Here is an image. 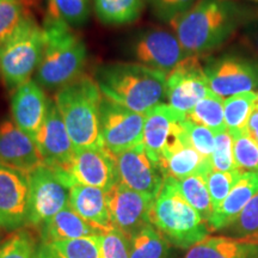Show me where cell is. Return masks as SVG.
I'll list each match as a JSON object with an SVG mask.
<instances>
[{
	"mask_svg": "<svg viewBox=\"0 0 258 258\" xmlns=\"http://www.w3.org/2000/svg\"><path fill=\"white\" fill-rule=\"evenodd\" d=\"M252 18L233 0H199L171 23L186 56H202L217 50Z\"/></svg>",
	"mask_w": 258,
	"mask_h": 258,
	"instance_id": "1",
	"label": "cell"
},
{
	"mask_svg": "<svg viewBox=\"0 0 258 258\" xmlns=\"http://www.w3.org/2000/svg\"><path fill=\"white\" fill-rule=\"evenodd\" d=\"M95 80L103 97L139 114H147L165 97L166 74L139 62L103 64Z\"/></svg>",
	"mask_w": 258,
	"mask_h": 258,
	"instance_id": "2",
	"label": "cell"
},
{
	"mask_svg": "<svg viewBox=\"0 0 258 258\" xmlns=\"http://www.w3.org/2000/svg\"><path fill=\"white\" fill-rule=\"evenodd\" d=\"M103 95L91 77L82 74L57 89L54 96L57 110L76 150L103 146L101 139V102Z\"/></svg>",
	"mask_w": 258,
	"mask_h": 258,
	"instance_id": "3",
	"label": "cell"
},
{
	"mask_svg": "<svg viewBox=\"0 0 258 258\" xmlns=\"http://www.w3.org/2000/svg\"><path fill=\"white\" fill-rule=\"evenodd\" d=\"M43 53L35 80L41 88L60 89L82 76L88 50L82 38L67 25L43 23Z\"/></svg>",
	"mask_w": 258,
	"mask_h": 258,
	"instance_id": "4",
	"label": "cell"
},
{
	"mask_svg": "<svg viewBox=\"0 0 258 258\" xmlns=\"http://www.w3.org/2000/svg\"><path fill=\"white\" fill-rule=\"evenodd\" d=\"M150 221L169 243L180 249H190L212 232L208 222L185 201L176 179L171 177H166L154 199Z\"/></svg>",
	"mask_w": 258,
	"mask_h": 258,
	"instance_id": "5",
	"label": "cell"
},
{
	"mask_svg": "<svg viewBox=\"0 0 258 258\" xmlns=\"http://www.w3.org/2000/svg\"><path fill=\"white\" fill-rule=\"evenodd\" d=\"M44 30L31 16L0 44V74L9 89H18L31 80L40 64Z\"/></svg>",
	"mask_w": 258,
	"mask_h": 258,
	"instance_id": "6",
	"label": "cell"
},
{
	"mask_svg": "<svg viewBox=\"0 0 258 258\" xmlns=\"http://www.w3.org/2000/svg\"><path fill=\"white\" fill-rule=\"evenodd\" d=\"M29 183L28 225L41 228L69 206L70 190L74 183L66 172L48 165H42L29 173Z\"/></svg>",
	"mask_w": 258,
	"mask_h": 258,
	"instance_id": "7",
	"label": "cell"
},
{
	"mask_svg": "<svg viewBox=\"0 0 258 258\" xmlns=\"http://www.w3.org/2000/svg\"><path fill=\"white\" fill-rule=\"evenodd\" d=\"M205 74L209 89L221 98L258 91V61L227 54L206 62Z\"/></svg>",
	"mask_w": 258,
	"mask_h": 258,
	"instance_id": "8",
	"label": "cell"
},
{
	"mask_svg": "<svg viewBox=\"0 0 258 258\" xmlns=\"http://www.w3.org/2000/svg\"><path fill=\"white\" fill-rule=\"evenodd\" d=\"M145 115L132 111L103 97L101 102V139L109 152L117 156L143 144Z\"/></svg>",
	"mask_w": 258,
	"mask_h": 258,
	"instance_id": "9",
	"label": "cell"
},
{
	"mask_svg": "<svg viewBox=\"0 0 258 258\" xmlns=\"http://www.w3.org/2000/svg\"><path fill=\"white\" fill-rule=\"evenodd\" d=\"M211 92L199 56H186L166 76L165 97L169 105L184 115Z\"/></svg>",
	"mask_w": 258,
	"mask_h": 258,
	"instance_id": "10",
	"label": "cell"
},
{
	"mask_svg": "<svg viewBox=\"0 0 258 258\" xmlns=\"http://www.w3.org/2000/svg\"><path fill=\"white\" fill-rule=\"evenodd\" d=\"M154 198L135 191L118 182L106 191L109 214L114 230L121 232L129 240L132 237L150 225V213Z\"/></svg>",
	"mask_w": 258,
	"mask_h": 258,
	"instance_id": "11",
	"label": "cell"
},
{
	"mask_svg": "<svg viewBox=\"0 0 258 258\" xmlns=\"http://www.w3.org/2000/svg\"><path fill=\"white\" fill-rule=\"evenodd\" d=\"M29 199L28 173L0 163V227L15 232L27 226Z\"/></svg>",
	"mask_w": 258,
	"mask_h": 258,
	"instance_id": "12",
	"label": "cell"
},
{
	"mask_svg": "<svg viewBox=\"0 0 258 258\" xmlns=\"http://www.w3.org/2000/svg\"><path fill=\"white\" fill-rule=\"evenodd\" d=\"M63 172L74 184L95 186L104 191L120 182L115 156L104 146L76 150L72 163Z\"/></svg>",
	"mask_w": 258,
	"mask_h": 258,
	"instance_id": "13",
	"label": "cell"
},
{
	"mask_svg": "<svg viewBox=\"0 0 258 258\" xmlns=\"http://www.w3.org/2000/svg\"><path fill=\"white\" fill-rule=\"evenodd\" d=\"M132 53L139 63L166 76L186 57L176 35L165 29L141 31L132 44Z\"/></svg>",
	"mask_w": 258,
	"mask_h": 258,
	"instance_id": "14",
	"label": "cell"
},
{
	"mask_svg": "<svg viewBox=\"0 0 258 258\" xmlns=\"http://www.w3.org/2000/svg\"><path fill=\"white\" fill-rule=\"evenodd\" d=\"M184 120L175 124L161 152L159 166L165 178L182 179L195 173H207L213 169L211 159L203 158L190 144L183 124Z\"/></svg>",
	"mask_w": 258,
	"mask_h": 258,
	"instance_id": "15",
	"label": "cell"
},
{
	"mask_svg": "<svg viewBox=\"0 0 258 258\" xmlns=\"http://www.w3.org/2000/svg\"><path fill=\"white\" fill-rule=\"evenodd\" d=\"M115 159L121 183L135 191L157 198L165 176L160 166L148 156L144 144L117 154Z\"/></svg>",
	"mask_w": 258,
	"mask_h": 258,
	"instance_id": "16",
	"label": "cell"
},
{
	"mask_svg": "<svg viewBox=\"0 0 258 258\" xmlns=\"http://www.w3.org/2000/svg\"><path fill=\"white\" fill-rule=\"evenodd\" d=\"M35 141L44 158L46 165L64 171L72 163L76 148L55 103L51 99Z\"/></svg>",
	"mask_w": 258,
	"mask_h": 258,
	"instance_id": "17",
	"label": "cell"
},
{
	"mask_svg": "<svg viewBox=\"0 0 258 258\" xmlns=\"http://www.w3.org/2000/svg\"><path fill=\"white\" fill-rule=\"evenodd\" d=\"M0 163L28 175L46 165L36 141L9 118L0 122Z\"/></svg>",
	"mask_w": 258,
	"mask_h": 258,
	"instance_id": "18",
	"label": "cell"
},
{
	"mask_svg": "<svg viewBox=\"0 0 258 258\" xmlns=\"http://www.w3.org/2000/svg\"><path fill=\"white\" fill-rule=\"evenodd\" d=\"M49 101L36 80H29L16 89L12 96V121L35 140L47 115Z\"/></svg>",
	"mask_w": 258,
	"mask_h": 258,
	"instance_id": "19",
	"label": "cell"
},
{
	"mask_svg": "<svg viewBox=\"0 0 258 258\" xmlns=\"http://www.w3.org/2000/svg\"><path fill=\"white\" fill-rule=\"evenodd\" d=\"M69 206L83 220L102 233L114 230L104 190L95 186L74 184L70 190Z\"/></svg>",
	"mask_w": 258,
	"mask_h": 258,
	"instance_id": "20",
	"label": "cell"
},
{
	"mask_svg": "<svg viewBox=\"0 0 258 258\" xmlns=\"http://www.w3.org/2000/svg\"><path fill=\"white\" fill-rule=\"evenodd\" d=\"M185 118V115L175 110L172 106L160 103L145 114L143 144L148 156L159 165V159L171 132L178 121Z\"/></svg>",
	"mask_w": 258,
	"mask_h": 258,
	"instance_id": "21",
	"label": "cell"
},
{
	"mask_svg": "<svg viewBox=\"0 0 258 258\" xmlns=\"http://www.w3.org/2000/svg\"><path fill=\"white\" fill-rule=\"evenodd\" d=\"M258 192V172H243L220 207L213 212L208 225L212 231H220L233 224L238 215Z\"/></svg>",
	"mask_w": 258,
	"mask_h": 258,
	"instance_id": "22",
	"label": "cell"
},
{
	"mask_svg": "<svg viewBox=\"0 0 258 258\" xmlns=\"http://www.w3.org/2000/svg\"><path fill=\"white\" fill-rule=\"evenodd\" d=\"M185 258H258V240L207 237L190 247Z\"/></svg>",
	"mask_w": 258,
	"mask_h": 258,
	"instance_id": "23",
	"label": "cell"
},
{
	"mask_svg": "<svg viewBox=\"0 0 258 258\" xmlns=\"http://www.w3.org/2000/svg\"><path fill=\"white\" fill-rule=\"evenodd\" d=\"M41 243L72 240L90 235L102 234L73 211L70 206L60 211L40 228Z\"/></svg>",
	"mask_w": 258,
	"mask_h": 258,
	"instance_id": "24",
	"label": "cell"
},
{
	"mask_svg": "<svg viewBox=\"0 0 258 258\" xmlns=\"http://www.w3.org/2000/svg\"><path fill=\"white\" fill-rule=\"evenodd\" d=\"M101 235L40 244L41 258H101Z\"/></svg>",
	"mask_w": 258,
	"mask_h": 258,
	"instance_id": "25",
	"label": "cell"
},
{
	"mask_svg": "<svg viewBox=\"0 0 258 258\" xmlns=\"http://www.w3.org/2000/svg\"><path fill=\"white\" fill-rule=\"evenodd\" d=\"M145 4V0H93V10L103 24L125 25L141 17Z\"/></svg>",
	"mask_w": 258,
	"mask_h": 258,
	"instance_id": "26",
	"label": "cell"
},
{
	"mask_svg": "<svg viewBox=\"0 0 258 258\" xmlns=\"http://www.w3.org/2000/svg\"><path fill=\"white\" fill-rule=\"evenodd\" d=\"M92 0H47L43 23H61L70 28L82 27L88 22Z\"/></svg>",
	"mask_w": 258,
	"mask_h": 258,
	"instance_id": "27",
	"label": "cell"
},
{
	"mask_svg": "<svg viewBox=\"0 0 258 258\" xmlns=\"http://www.w3.org/2000/svg\"><path fill=\"white\" fill-rule=\"evenodd\" d=\"M207 173H195L185 178L176 179V183L177 188L185 201L201 215L203 220L209 222L214 209L206 182Z\"/></svg>",
	"mask_w": 258,
	"mask_h": 258,
	"instance_id": "28",
	"label": "cell"
},
{
	"mask_svg": "<svg viewBox=\"0 0 258 258\" xmlns=\"http://www.w3.org/2000/svg\"><path fill=\"white\" fill-rule=\"evenodd\" d=\"M169 250V240L150 224L132 237L129 258H166Z\"/></svg>",
	"mask_w": 258,
	"mask_h": 258,
	"instance_id": "29",
	"label": "cell"
},
{
	"mask_svg": "<svg viewBox=\"0 0 258 258\" xmlns=\"http://www.w3.org/2000/svg\"><path fill=\"white\" fill-rule=\"evenodd\" d=\"M257 93L244 92L224 99L225 123L230 133L245 132L250 116L256 109Z\"/></svg>",
	"mask_w": 258,
	"mask_h": 258,
	"instance_id": "30",
	"label": "cell"
},
{
	"mask_svg": "<svg viewBox=\"0 0 258 258\" xmlns=\"http://www.w3.org/2000/svg\"><path fill=\"white\" fill-rule=\"evenodd\" d=\"M185 117L194 123L209 128L215 134L227 131L225 123L224 98L213 92L201 99Z\"/></svg>",
	"mask_w": 258,
	"mask_h": 258,
	"instance_id": "31",
	"label": "cell"
},
{
	"mask_svg": "<svg viewBox=\"0 0 258 258\" xmlns=\"http://www.w3.org/2000/svg\"><path fill=\"white\" fill-rule=\"evenodd\" d=\"M40 244L29 230L15 231L0 244V258H40Z\"/></svg>",
	"mask_w": 258,
	"mask_h": 258,
	"instance_id": "32",
	"label": "cell"
},
{
	"mask_svg": "<svg viewBox=\"0 0 258 258\" xmlns=\"http://www.w3.org/2000/svg\"><path fill=\"white\" fill-rule=\"evenodd\" d=\"M233 139L235 165L241 172H258V143L245 132L230 133Z\"/></svg>",
	"mask_w": 258,
	"mask_h": 258,
	"instance_id": "33",
	"label": "cell"
},
{
	"mask_svg": "<svg viewBox=\"0 0 258 258\" xmlns=\"http://www.w3.org/2000/svg\"><path fill=\"white\" fill-rule=\"evenodd\" d=\"M228 237L235 239L258 240V192L238 215L233 224L227 227Z\"/></svg>",
	"mask_w": 258,
	"mask_h": 258,
	"instance_id": "34",
	"label": "cell"
},
{
	"mask_svg": "<svg viewBox=\"0 0 258 258\" xmlns=\"http://www.w3.org/2000/svg\"><path fill=\"white\" fill-rule=\"evenodd\" d=\"M240 170L230 171V172H221L214 169L208 171L206 176V182H207L208 191L211 195L213 209H218L224 200L227 198L228 194L237 184L241 176Z\"/></svg>",
	"mask_w": 258,
	"mask_h": 258,
	"instance_id": "35",
	"label": "cell"
},
{
	"mask_svg": "<svg viewBox=\"0 0 258 258\" xmlns=\"http://www.w3.org/2000/svg\"><path fill=\"white\" fill-rule=\"evenodd\" d=\"M23 0H0V44L28 17Z\"/></svg>",
	"mask_w": 258,
	"mask_h": 258,
	"instance_id": "36",
	"label": "cell"
},
{
	"mask_svg": "<svg viewBox=\"0 0 258 258\" xmlns=\"http://www.w3.org/2000/svg\"><path fill=\"white\" fill-rule=\"evenodd\" d=\"M211 163L213 169L221 172L239 170L234 161L233 139L228 131L215 134L214 151L212 153Z\"/></svg>",
	"mask_w": 258,
	"mask_h": 258,
	"instance_id": "37",
	"label": "cell"
},
{
	"mask_svg": "<svg viewBox=\"0 0 258 258\" xmlns=\"http://www.w3.org/2000/svg\"><path fill=\"white\" fill-rule=\"evenodd\" d=\"M152 14L161 22L172 23L189 11L199 0H145Z\"/></svg>",
	"mask_w": 258,
	"mask_h": 258,
	"instance_id": "38",
	"label": "cell"
},
{
	"mask_svg": "<svg viewBox=\"0 0 258 258\" xmlns=\"http://www.w3.org/2000/svg\"><path fill=\"white\" fill-rule=\"evenodd\" d=\"M184 128L188 134L190 144L198 152L206 159H211L213 151H214L215 144V133L211 129L205 127V125L194 123L192 121L185 120L183 121Z\"/></svg>",
	"mask_w": 258,
	"mask_h": 258,
	"instance_id": "39",
	"label": "cell"
},
{
	"mask_svg": "<svg viewBox=\"0 0 258 258\" xmlns=\"http://www.w3.org/2000/svg\"><path fill=\"white\" fill-rule=\"evenodd\" d=\"M131 240L121 232L112 230L101 235V258H129Z\"/></svg>",
	"mask_w": 258,
	"mask_h": 258,
	"instance_id": "40",
	"label": "cell"
},
{
	"mask_svg": "<svg viewBox=\"0 0 258 258\" xmlns=\"http://www.w3.org/2000/svg\"><path fill=\"white\" fill-rule=\"evenodd\" d=\"M244 40L246 46L253 51L254 55L258 57V22L250 24L246 31L244 32Z\"/></svg>",
	"mask_w": 258,
	"mask_h": 258,
	"instance_id": "41",
	"label": "cell"
},
{
	"mask_svg": "<svg viewBox=\"0 0 258 258\" xmlns=\"http://www.w3.org/2000/svg\"><path fill=\"white\" fill-rule=\"evenodd\" d=\"M246 132L258 143V109H254L247 122Z\"/></svg>",
	"mask_w": 258,
	"mask_h": 258,
	"instance_id": "42",
	"label": "cell"
},
{
	"mask_svg": "<svg viewBox=\"0 0 258 258\" xmlns=\"http://www.w3.org/2000/svg\"><path fill=\"white\" fill-rule=\"evenodd\" d=\"M256 109H258V91H257V99H256Z\"/></svg>",
	"mask_w": 258,
	"mask_h": 258,
	"instance_id": "43",
	"label": "cell"
},
{
	"mask_svg": "<svg viewBox=\"0 0 258 258\" xmlns=\"http://www.w3.org/2000/svg\"><path fill=\"white\" fill-rule=\"evenodd\" d=\"M250 2H254V3H258V0H250Z\"/></svg>",
	"mask_w": 258,
	"mask_h": 258,
	"instance_id": "44",
	"label": "cell"
},
{
	"mask_svg": "<svg viewBox=\"0 0 258 258\" xmlns=\"http://www.w3.org/2000/svg\"><path fill=\"white\" fill-rule=\"evenodd\" d=\"M38 257H40V254H38ZM40 258H41V257H40Z\"/></svg>",
	"mask_w": 258,
	"mask_h": 258,
	"instance_id": "45",
	"label": "cell"
}]
</instances>
